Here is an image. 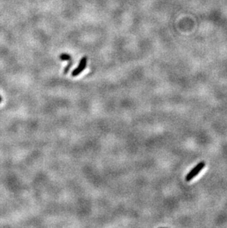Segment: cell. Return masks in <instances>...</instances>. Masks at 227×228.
Listing matches in <instances>:
<instances>
[{"mask_svg": "<svg viewBox=\"0 0 227 228\" xmlns=\"http://www.w3.org/2000/svg\"><path fill=\"white\" fill-rule=\"evenodd\" d=\"M59 58L61 60H62V61H72L71 55H69V54H66V53H63V54H61V55H60Z\"/></svg>", "mask_w": 227, "mask_h": 228, "instance_id": "cell-3", "label": "cell"}, {"mask_svg": "<svg viewBox=\"0 0 227 228\" xmlns=\"http://www.w3.org/2000/svg\"><path fill=\"white\" fill-rule=\"evenodd\" d=\"M205 167V162L202 161V162H199L198 165H196L189 173L187 174L186 177H185V179L187 182H190V181L192 180L194 177H195L202 170V169Z\"/></svg>", "mask_w": 227, "mask_h": 228, "instance_id": "cell-1", "label": "cell"}, {"mask_svg": "<svg viewBox=\"0 0 227 228\" xmlns=\"http://www.w3.org/2000/svg\"><path fill=\"white\" fill-rule=\"evenodd\" d=\"M86 65H87V57L83 56V58H81L78 66L72 72V77H76V76L79 75L80 74L86 69Z\"/></svg>", "mask_w": 227, "mask_h": 228, "instance_id": "cell-2", "label": "cell"}, {"mask_svg": "<svg viewBox=\"0 0 227 228\" xmlns=\"http://www.w3.org/2000/svg\"><path fill=\"white\" fill-rule=\"evenodd\" d=\"M2 97H1V95H0V103H1V102H2Z\"/></svg>", "mask_w": 227, "mask_h": 228, "instance_id": "cell-4", "label": "cell"}]
</instances>
